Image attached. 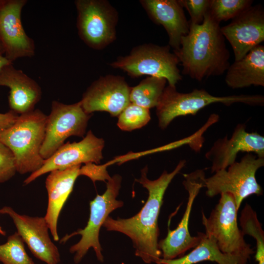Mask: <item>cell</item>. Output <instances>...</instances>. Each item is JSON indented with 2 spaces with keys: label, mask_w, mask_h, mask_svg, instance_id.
Instances as JSON below:
<instances>
[{
  "label": "cell",
  "mask_w": 264,
  "mask_h": 264,
  "mask_svg": "<svg viewBox=\"0 0 264 264\" xmlns=\"http://www.w3.org/2000/svg\"><path fill=\"white\" fill-rule=\"evenodd\" d=\"M26 0H0V45L11 62L35 54L34 41L26 33L21 20Z\"/></svg>",
  "instance_id": "8fae6325"
},
{
  "label": "cell",
  "mask_w": 264,
  "mask_h": 264,
  "mask_svg": "<svg viewBox=\"0 0 264 264\" xmlns=\"http://www.w3.org/2000/svg\"><path fill=\"white\" fill-rule=\"evenodd\" d=\"M0 262L3 264H36L26 253L24 242L17 232L0 245Z\"/></svg>",
  "instance_id": "cb8c5ba5"
},
{
  "label": "cell",
  "mask_w": 264,
  "mask_h": 264,
  "mask_svg": "<svg viewBox=\"0 0 264 264\" xmlns=\"http://www.w3.org/2000/svg\"><path fill=\"white\" fill-rule=\"evenodd\" d=\"M240 152L255 153L264 158V137L257 132H249L243 124L235 127L231 137L227 135L215 141L206 153V158L211 161V173L226 169L236 162Z\"/></svg>",
  "instance_id": "e0dca14e"
},
{
  "label": "cell",
  "mask_w": 264,
  "mask_h": 264,
  "mask_svg": "<svg viewBox=\"0 0 264 264\" xmlns=\"http://www.w3.org/2000/svg\"><path fill=\"white\" fill-rule=\"evenodd\" d=\"M12 63L5 57L1 55L0 52V71L5 66Z\"/></svg>",
  "instance_id": "4dcf8cb0"
},
{
  "label": "cell",
  "mask_w": 264,
  "mask_h": 264,
  "mask_svg": "<svg viewBox=\"0 0 264 264\" xmlns=\"http://www.w3.org/2000/svg\"><path fill=\"white\" fill-rule=\"evenodd\" d=\"M118 127L122 131H132L146 125L150 120L149 109L130 103L119 114Z\"/></svg>",
  "instance_id": "484cf974"
},
{
  "label": "cell",
  "mask_w": 264,
  "mask_h": 264,
  "mask_svg": "<svg viewBox=\"0 0 264 264\" xmlns=\"http://www.w3.org/2000/svg\"><path fill=\"white\" fill-rule=\"evenodd\" d=\"M47 116L36 109L21 114L0 135V141L15 157L17 172L32 173L44 164L40 151L44 140Z\"/></svg>",
  "instance_id": "3957f363"
},
{
  "label": "cell",
  "mask_w": 264,
  "mask_h": 264,
  "mask_svg": "<svg viewBox=\"0 0 264 264\" xmlns=\"http://www.w3.org/2000/svg\"><path fill=\"white\" fill-rule=\"evenodd\" d=\"M16 172L13 154L8 147L0 141V183L10 179Z\"/></svg>",
  "instance_id": "83f0119b"
},
{
  "label": "cell",
  "mask_w": 264,
  "mask_h": 264,
  "mask_svg": "<svg viewBox=\"0 0 264 264\" xmlns=\"http://www.w3.org/2000/svg\"><path fill=\"white\" fill-rule=\"evenodd\" d=\"M106 165H98L93 163L85 164L81 167L79 176L88 177L94 182L96 180H108L110 176L106 170Z\"/></svg>",
  "instance_id": "f1b7e54d"
},
{
  "label": "cell",
  "mask_w": 264,
  "mask_h": 264,
  "mask_svg": "<svg viewBox=\"0 0 264 264\" xmlns=\"http://www.w3.org/2000/svg\"><path fill=\"white\" fill-rule=\"evenodd\" d=\"M167 82L164 78L148 76L131 88L130 102L148 109L156 107Z\"/></svg>",
  "instance_id": "603a6c76"
},
{
  "label": "cell",
  "mask_w": 264,
  "mask_h": 264,
  "mask_svg": "<svg viewBox=\"0 0 264 264\" xmlns=\"http://www.w3.org/2000/svg\"><path fill=\"white\" fill-rule=\"evenodd\" d=\"M0 86L10 89L8 101L11 110L20 115L34 110L42 97L38 83L22 70L15 68L12 63L0 71Z\"/></svg>",
  "instance_id": "d6986e66"
},
{
  "label": "cell",
  "mask_w": 264,
  "mask_h": 264,
  "mask_svg": "<svg viewBox=\"0 0 264 264\" xmlns=\"http://www.w3.org/2000/svg\"><path fill=\"white\" fill-rule=\"evenodd\" d=\"M1 214L11 218L17 232L35 257L46 264H59L60 253L50 238L49 229L44 217L21 215L8 206L0 209Z\"/></svg>",
  "instance_id": "2e32d148"
},
{
  "label": "cell",
  "mask_w": 264,
  "mask_h": 264,
  "mask_svg": "<svg viewBox=\"0 0 264 264\" xmlns=\"http://www.w3.org/2000/svg\"><path fill=\"white\" fill-rule=\"evenodd\" d=\"M76 26L80 38L88 47L102 50L116 39L118 13L106 0H76Z\"/></svg>",
  "instance_id": "9c48e42d"
},
{
  "label": "cell",
  "mask_w": 264,
  "mask_h": 264,
  "mask_svg": "<svg viewBox=\"0 0 264 264\" xmlns=\"http://www.w3.org/2000/svg\"><path fill=\"white\" fill-rule=\"evenodd\" d=\"M186 161L180 160L171 173L164 171L156 179L147 176L148 169L141 170L140 178L135 181L148 192V198L141 210L129 219H114L108 217L103 226L107 231H116L129 237L135 248V255L146 264H160L161 252L158 247L159 230L158 218L165 191L174 177L185 166Z\"/></svg>",
  "instance_id": "6da1fadb"
},
{
  "label": "cell",
  "mask_w": 264,
  "mask_h": 264,
  "mask_svg": "<svg viewBox=\"0 0 264 264\" xmlns=\"http://www.w3.org/2000/svg\"><path fill=\"white\" fill-rule=\"evenodd\" d=\"M230 44L235 61L244 57L264 41V10L261 4L251 6L220 28Z\"/></svg>",
  "instance_id": "9a60e30c"
},
{
  "label": "cell",
  "mask_w": 264,
  "mask_h": 264,
  "mask_svg": "<svg viewBox=\"0 0 264 264\" xmlns=\"http://www.w3.org/2000/svg\"><path fill=\"white\" fill-rule=\"evenodd\" d=\"M258 264H264V261H261L258 262Z\"/></svg>",
  "instance_id": "d6a6232c"
},
{
  "label": "cell",
  "mask_w": 264,
  "mask_h": 264,
  "mask_svg": "<svg viewBox=\"0 0 264 264\" xmlns=\"http://www.w3.org/2000/svg\"><path fill=\"white\" fill-rule=\"evenodd\" d=\"M220 28L208 11L201 24H189V32L181 38L179 48L173 50L183 74L201 81L226 71L230 65V53Z\"/></svg>",
  "instance_id": "7a4b0ae2"
},
{
  "label": "cell",
  "mask_w": 264,
  "mask_h": 264,
  "mask_svg": "<svg viewBox=\"0 0 264 264\" xmlns=\"http://www.w3.org/2000/svg\"><path fill=\"white\" fill-rule=\"evenodd\" d=\"M232 89L264 86V46L259 44L244 57L230 65L225 77Z\"/></svg>",
  "instance_id": "44dd1931"
},
{
  "label": "cell",
  "mask_w": 264,
  "mask_h": 264,
  "mask_svg": "<svg viewBox=\"0 0 264 264\" xmlns=\"http://www.w3.org/2000/svg\"><path fill=\"white\" fill-rule=\"evenodd\" d=\"M105 142L89 131L79 142H67L60 147L50 157L44 160L43 166L32 173L23 181L30 183L39 176L56 170H63L82 163L99 164L103 158Z\"/></svg>",
  "instance_id": "4fadbf2b"
},
{
  "label": "cell",
  "mask_w": 264,
  "mask_h": 264,
  "mask_svg": "<svg viewBox=\"0 0 264 264\" xmlns=\"http://www.w3.org/2000/svg\"><path fill=\"white\" fill-rule=\"evenodd\" d=\"M81 167V165H78L52 171L46 178L45 185L48 194V204L44 218L55 241L59 239L57 231L59 215L79 176Z\"/></svg>",
  "instance_id": "ffe728a7"
},
{
  "label": "cell",
  "mask_w": 264,
  "mask_h": 264,
  "mask_svg": "<svg viewBox=\"0 0 264 264\" xmlns=\"http://www.w3.org/2000/svg\"><path fill=\"white\" fill-rule=\"evenodd\" d=\"M131 90L124 77L107 75L94 81L80 101L88 113L106 111L112 116H118L131 103Z\"/></svg>",
  "instance_id": "5bb4252c"
},
{
  "label": "cell",
  "mask_w": 264,
  "mask_h": 264,
  "mask_svg": "<svg viewBox=\"0 0 264 264\" xmlns=\"http://www.w3.org/2000/svg\"><path fill=\"white\" fill-rule=\"evenodd\" d=\"M92 114L85 112L81 102L65 104L53 101L47 117L45 135L40 154L44 160L50 157L68 137H83Z\"/></svg>",
  "instance_id": "30bf717a"
},
{
  "label": "cell",
  "mask_w": 264,
  "mask_h": 264,
  "mask_svg": "<svg viewBox=\"0 0 264 264\" xmlns=\"http://www.w3.org/2000/svg\"><path fill=\"white\" fill-rule=\"evenodd\" d=\"M236 202L232 195L220 194L218 203L207 218L202 212L205 234L212 237L223 253L236 257L239 264H248L255 252L239 228Z\"/></svg>",
  "instance_id": "277c9868"
},
{
  "label": "cell",
  "mask_w": 264,
  "mask_h": 264,
  "mask_svg": "<svg viewBox=\"0 0 264 264\" xmlns=\"http://www.w3.org/2000/svg\"><path fill=\"white\" fill-rule=\"evenodd\" d=\"M0 47H1V46H0Z\"/></svg>",
  "instance_id": "836d02e7"
},
{
  "label": "cell",
  "mask_w": 264,
  "mask_h": 264,
  "mask_svg": "<svg viewBox=\"0 0 264 264\" xmlns=\"http://www.w3.org/2000/svg\"><path fill=\"white\" fill-rule=\"evenodd\" d=\"M169 45L145 44L133 47L129 54L119 56L109 65L126 72L132 78L143 75L162 77L168 85L176 87L182 80L177 66L179 61Z\"/></svg>",
  "instance_id": "8992f818"
},
{
  "label": "cell",
  "mask_w": 264,
  "mask_h": 264,
  "mask_svg": "<svg viewBox=\"0 0 264 264\" xmlns=\"http://www.w3.org/2000/svg\"><path fill=\"white\" fill-rule=\"evenodd\" d=\"M182 7L187 10L190 16L191 24H200L208 11L210 0H178Z\"/></svg>",
  "instance_id": "4316f807"
},
{
  "label": "cell",
  "mask_w": 264,
  "mask_h": 264,
  "mask_svg": "<svg viewBox=\"0 0 264 264\" xmlns=\"http://www.w3.org/2000/svg\"><path fill=\"white\" fill-rule=\"evenodd\" d=\"M183 176L185 180L183 184L188 193V201L177 227L173 230H171L169 227L166 238L158 242L162 259L164 260H172L183 256L188 250L197 246L200 240V233L196 237L190 235L189 220L194 200L200 190L204 187L205 173L203 170H199L184 174Z\"/></svg>",
  "instance_id": "7c38bea8"
},
{
  "label": "cell",
  "mask_w": 264,
  "mask_h": 264,
  "mask_svg": "<svg viewBox=\"0 0 264 264\" xmlns=\"http://www.w3.org/2000/svg\"><path fill=\"white\" fill-rule=\"evenodd\" d=\"M121 176L115 175L108 180L107 189L101 195H97L90 202V215L87 226L84 229H78L69 235H66L60 241L65 242L72 237L79 235L80 240L69 248V252L74 254V261L79 263L90 248L95 252L97 259L104 261L102 249L99 240L100 228L109 215L114 210L121 207L124 203L116 199L121 187Z\"/></svg>",
  "instance_id": "52a82bcc"
},
{
  "label": "cell",
  "mask_w": 264,
  "mask_h": 264,
  "mask_svg": "<svg viewBox=\"0 0 264 264\" xmlns=\"http://www.w3.org/2000/svg\"><path fill=\"white\" fill-rule=\"evenodd\" d=\"M251 0H210L208 12L220 23L221 21L233 19L252 6Z\"/></svg>",
  "instance_id": "d4e9b609"
},
{
  "label": "cell",
  "mask_w": 264,
  "mask_h": 264,
  "mask_svg": "<svg viewBox=\"0 0 264 264\" xmlns=\"http://www.w3.org/2000/svg\"><path fill=\"white\" fill-rule=\"evenodd\" d=\"M18 116L12 110L4 113H0V135L15 123Z\"/></svg>",
  "instance_id": "f546056e"
},
{
  "label": "cell",
  "mask_w": 264,
  "mask_h": 264,
  "mask_svg": "<svg viewBox=\"0 0 264 264\" xmlns=\"http://www.w3.org/2000/svg\"><path fill=\"white\" fill-rule=\"evenodd\" d=\"M200 233L199 243L188 254L172 260L160 259V264H195L208 261L218 264H239L238 259L223 253L218 247L214 239L205 233Z\"/></svg>",
  "instance_id": "7402d4cb"
},
{
  "label": "cell",
  "mask_w": 264,
  "mask_h": 264,
  "mask_svg": "<svg viewBox=\"0 0 264 264\" xmlns=\"http://www.w3.org/2000/svg\"><path fill=\"white\" fill-rule=\"evenodd\" d=\"M264 165V158L247 153L240 162H235L226 169L218 171L205 178L206 194L213 197L228 193L233 195L238 211L242 201L252 195L263 194V189L256 178L257 170Z\"/></svg>",
  "instance_id": "ba28073f"
},
{
  "label": "cell",
  "mask_w": 264,
  "mask_h": 264,
  "mask_svg": "<svg viewBox=\"0 0 264 264\" xmlns=\"http://www.w3.org/2000/svg\"><path fill=\"white\" fill-rule=\"evenodd\" d=\"M220 103L230 106L241 103L250 106H262L264 96L262 95H233L217 96L205 89H195L188 93L178 92L176 87H166L156 107L158 125L166 129L176 117L189 114L195 115L199 110L212 104Z\"/></svg>",
  "instance_id": "5b68a950"
},
{
  "label": "cell",
  "mask_w": 264,
  "mask_h": 264,
  "mask_svg": "<svg viewBox=\"0 0 264 264\" xmlns=\"http://www.w3.org/2000/svg\"><path fill=\"white\" fill-rule=\"evenodd\" d=\"M0 234L2 236L6 235V232L2 229V227L0 226Z\"/></svg>",
  "instance_id": "1f68e13d"
},
{
  "label": "cell",
  "mask_w": 264,
  "mask_h": 264,
  "mask_svg": "<svg viewBox=\"0 0 264 264\" xmlns=\"http://www.w3.org/2000/svg\"><path fill=\"white\" fill-rule=\"evenodd\" d=\"M149 18L161 25L169 37V45L173 50L180 46L181 38L189 31V22L178 0H140Z\"/></svg>",
  "instance_id": "ac0fdd59"
}]
</instances>
